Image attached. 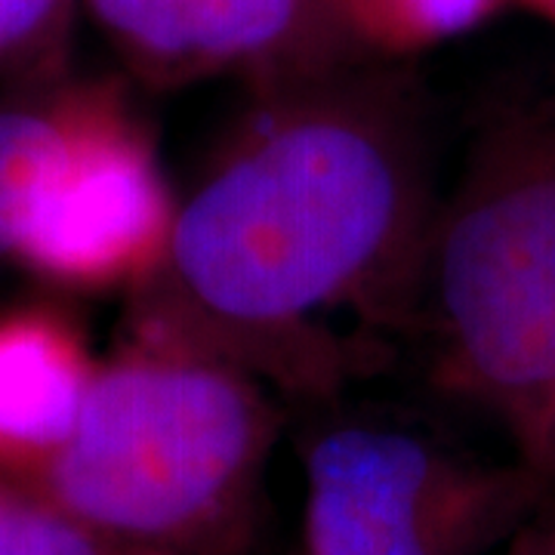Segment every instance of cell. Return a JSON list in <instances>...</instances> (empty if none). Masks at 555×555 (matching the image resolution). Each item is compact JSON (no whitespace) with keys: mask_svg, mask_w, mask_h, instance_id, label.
<instances>
[{"mask_svg":"<svg viewBox=\"0 0 555 555\" xmlns=\"http://www.w3.org/2000/svg\"><path fill=\"white\" fill-rule=\"evenodd\" d=\"M534 478L429 438L346 423L312 438L299 555H481L521 525Z\"/></svg>","mask_w":555,"mask_h":555,"instance_id":"obj_4","label":"cell"},{"mask_svg":"<svg viewBox=\"0 0 555 555\" xmlns=\"http://www.w3.org/2000/svg\"><path fill=\"white\" fill-rule=\"evenodd\" d=\"M149 83L247 78L262 90L352 65L364 43L346 0H83Z\"/></svg>","mask_w":555,"mask_h":555,"instance_id":"obj_6","label":"cell"},{"mask_svg":"<svg viewBox=\"0 0 555 555\" xmlns=\"http://www.w3.org/2000/svg\"><path fill=\"white\" fill-rule=\"evenodd\" d=\"M179 198L127 93L93 80L47 164L13 259L72 294H142L158 278Z\"/></svg>","mask_w":555,"mask_h":555,"instance_id":"obj_5","label":"cell"},{"mask_svg":"<svg viewBox=\"0 0 555 555\" xmlns=\"http://www.w3.org/2000/svg\"><path fill=\"white\" fill-rule=\"evenodd\" d=\"M100 356L50 302L0 309V481L35 488L78 426Z\"/></svg>","mask_w":555,"mask_h":555,"instance_id":"obj_7","label":"cell"},{"mask_svg":"<svg viewBox=\"0 0 555 555\" xmlns=\"http://www.w3.org/2000/svg\"><path fill=\"white\" fill-rule=\"evenodd\" d=\"M528 7H534L537 13H543L546 20L555 22V0H525Z\"/></svg>","mask_w":555,"mask_h":555,"instance_id":"obj_14","label":"cell"},{"mask_svg":"<svg viewBox=\"0 0 555 555\" xmlns=\"http://www.w3.org/2000/svg\"><path fill=\"white\" fill-rule=\"evenodd\" d=\"M90 87L93 80L53 78L0 93V259H13L31 195Z\"/></svg>","mask_w":555,"mask_h":555,"instance_id":"obj_8","label":"cell"},{"mask_svg":"<svg viewBox=\"0 0 555 555\" xmlns=\"http://www.w3.org/2000/svg\"><path fill=\"white\" fill-rule=\"evenodd\" d=\"M411 324L433 379L537 460L555 404V100L491 120L438 201Z\"/></svg>","mask_w":555,"mask_h":555,"instance_id":"obj_3","label":"cell"},{"mask_svg":"<svg viewBox=\"0 0 555 555\" xmlns=\"http://www.w3.org/2000/svg\"><path fill=\"white\" fill-rule=\"evenodd\" d=\"M0 555H170L112 534L53 500L0 481Z\"/></svg>","mask_w":555,"mask_h":555,"instance_id":"obj_9","label":"cell"},{"mask_svg":"<svg viewBox=\"0 0 555 555\" xmlns=\"http://www.w3.org/2000/svg\"><path fill=\"white\" fill-rule=\"evenodd\" d=\"M503 0H346L358 40L374 53H416L456 38Z\"/></svg>","mask_w":555,"mask_h":555,"instance_id":"obj_10","label":"cell"},{"mask_svg":"<svg viewBox=\"0 0 555 555\" xmlns=\"http://www.w3.org/2000/svg\"><path fill=\"white\" fill-rule=\"evenodd\" d=\"M503 555H555V525L518 534L516 543Z\"/></svg>","mask_w":555,"mask_h":555,"instance_id":"obj_12","label":"cell"},{"mask_svg":"<svg viewBox=\"0 0 555 555\" xmlns=\"http://www.w3.org/2000/svg\"><path fill=\"white\" fill-rule=\"evenodd\" d=\"M278 436L272 386L133 297L78 426L35 494L170 555H241Z\"/></svg>","mask_w":555,"mask_h":555,"instance_id":"obj_2","label":"cell"},{"mask_svg":"<svg viewBox=\"0 0 555 555\" xmlns=\"http://www.w3.org/2000/svg\"><path fill=\"white\" fill-rule=\"evenodd\" d=\"M411 87L356 62L262 90L189 195L137 294L291 396L334 392L411 324L436 214Z\"/></svg>","mask_w":555,"mask_h":555,"instance_id":"obj_1","label":"cell"},{"mask_svg":"<svg viewBox=\"0 0 555 555\" xmlns=\"http://www.w3.org/2000/svg\"><path fill=\"white\" fill-rule=\"evenodd\" d=\"M537 463H555V404L553 414H550V423H546V433H543V444H540Z\"/></svg>","mask_w":555,"mask_h":555,"instance_id":"obj_13","label":"cell"},{"mask_svg":"<svg viewBox=\"0 0 555 555\" xmlns=\"http://www.w3.org/2000/svg\"><path fill=\"white\" fill-rule=\"evenodd\" d=\"M78 0H0V93L62 78Z\"/></svg>","mask_w":555,"mask_h":555,"instance_id":"obj_11","label":"cell"}]
</instances>
